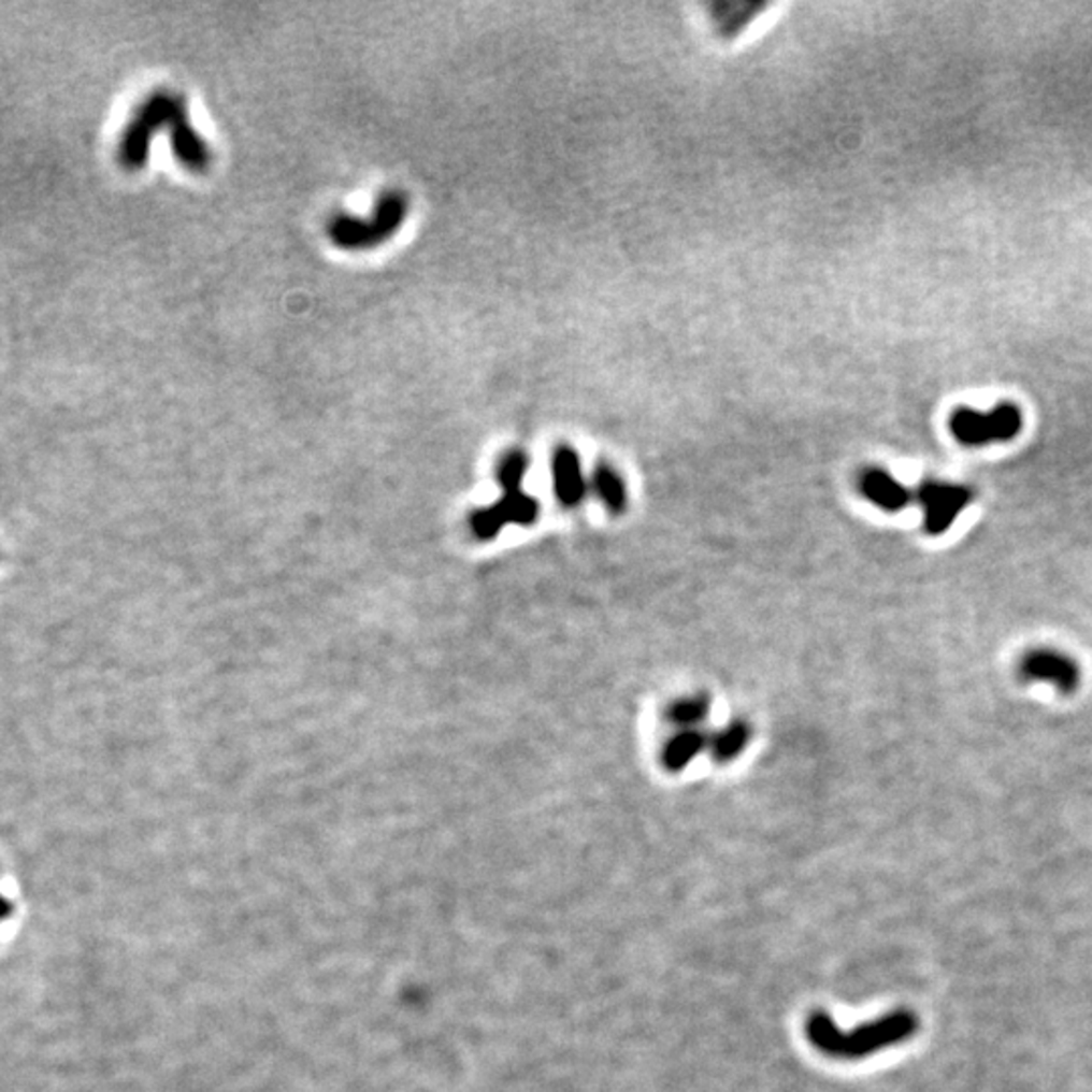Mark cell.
Returning <instances> with one entry per match:
<instances>
[{"label": "cell", "instance_id": "obj_1", "mask_svg": "<svg viewBox=\"0 0 1092 1092\" xmlns=\"http://www.w3.org/2000/svg\"><path fill=\"white\" fill-rule=\"evenodd\" d=\"M169 128L171 132L172 153L176 160L190 172L209 171L213 162V154L205 142L199 136L195 126L190 124L187 100L174 91H154L138 107L134 118L124 128L118 144V160L128 171H138L146 164L150 140L158 128Z\"/></svg>", "mask_w": 1092, "mask_h": 1092}, {"label": "cell", "instance_id": "obj_2", "mask_svg": "<svg viewBox=\"0 0 1092 1092\" xmlns=\"http://www.w3.org/2000/svg\"><path fill=\"white\" fill-rule=\"evenodd\" d=\"M917 1030L919 1018L908 1009L892 1011L885 1018H878L871 1024L858 1025L853 1030H842L828 1014L816 1011L809 1016L805 1025L807 1040L811 1041V1046L821 1054L839 1060L871 1057L878 1050L908 1040Z\"/></svg>", "mask_w": 1092, "mask_h": 1092}, {"label": "cell", "instance_id": "obj_3", "mask_svg": "<svg viewBox=\"0 0 1092 1092\" xmlns=\"http://www.w3.org/2000/svg\"><path fill=\"white\" fill-rule=\"evenodd\" d=\"M410 213V199L405 192H385L371 213V217L336 215L328 221L326 235L339 249L364 252L375 249L391 240L403 227Z\"/></svg>", "mask_w": 1092, "mask_h": 1092}, {"label": "cell", "instance_id": "obj_4", "mask_svg": "<svg viewBox=\"0 0 1092 1092\" xmlns=\"http://www.w3.org/2000/svg\"><path fill=\"white\" fill-rule=\"evenodd\" d=\"M1022 426H1024L1022 411L1011 403H1002L990 413L957 410L949 419V427L957 442L969 447L993 442H1009L1022 431Z\"/></svg>", "mask_w": 1092, "mask_h": 1092}, {"label": "cell", "instance_id": "obj_5", "mask_svg": "<svg viewBox=\"0 0 1092 1092\" xmlns=\"http://www.w3.org/2000/svg\"><path fill=\"white\" fill-rule=\"evenodd\" d=\"M538 514H541V506H538L536 498L525 494L522 490H513V492H504V495L492 506L479 508L472 514L470 525H472V532L478 536L479 541H492L506 525H518V527L534 525Z\"/></svg>", "mask_w": 1092, "mask_h": 1092}, {"label": "cell", "instance_id": "obj_6", "mask_svg": "<svg viewBox=\"0 0 1092 1092\" xmlns=\"http://www.w3.org/2000/svg\"><path fill=\"white\" fill-rule=\"evenodd\" d=\"M973 492L961 484H947L937 479L922 482L917 500L924 511V529L929 534H940L956 522L959 513L972 502Z\"/></svg>", "mask_w": 1092, "mask_h": 1092}, {"label": "cell", "instance_id": "obj_7", "mask_svg": "<svg viewBox=\"0 0 1092 1092\" xmlns=\"http://www.w3.org/2000/svg\"><path fill=\"white\" fill-rule=\"evenodd\" d=\"M1022 674L1030 680L1054 684L1062 692H1073L1080 680L1075 662L1052 649H1036L1028 653L1022 662Z\"/></svg>", "mask_w": 1092, "mask_h": 1092}, {"label": "cell", "instance_id": "obj_8", "mask_svg": "<svg viewBox=\"0 0 1092 1092\" xmlns=\"http://www.w3.org/2000/svg\"><path fill=\"white\" fill-rule=\"evenodd\" d=\"M552 486L564 508H577L587 494L579 454L569 445H559L552 454Z\"/></svg>", "mask_w": 1092, "mask_h": 1092}, {"label": "cell", "instance_id": "obj_9", "mask_svg": "<svg viewBox=\"0 0 1092 1092\" xmlns=\"http://www.w3.org/2000/svg\"><path fill=\"white\" fill-rule=\"evenodd\" d=\"M860 492L868 498L874 506L887 511V513H899L908 506L913 494L906 490L896 478H892L888 472L880 468H868L862 472L858 479Z\"/></svg>", "mask_w": 1092, "mask_h": 1092}, {"label": "cell", "instance_id": "obj_10", "mask_svg": "<svg viewBox=\"0 0 1092 1092\" xmlns=\"http://www.w3.org/2000/svg\"><path fill=\"white\" fill-rule=\"evenodd\" d=\"M710 745V738L706 734L699 731V729H688V731H680L676 736H672L667 741L664 752H662V763L670 773H680L682 768L688 767L700 752L704 751L706 747Z\"/></svg>", "mask_w": 1092, "mask_h": 1092}, {"label": "cell", "instance_id": "obj_11", "mask_svg": "<svg viewBox=\"0 0 1092 1092\" xmlns=\"http://www.w3.org/2000/svg\"><path fill=\"white\" fill-rule=\"evenodd\" d=\"M593 490L609 513L623 514L628 508V488L612 465L601 463L593 474Z\"/></svg>", "mask_w": 1092, "mask_h": 1092}, {"label": "cell", "instance_id": "obj_12", "mask_svg": "<svg viewBox=\"0 0 1092 1092\" xmlns=\"http://www.w3.org/2000/svg\"><path fill=\"white\" fill-rule=\"evenodd\" d=\"M751 741V727L745 720H734L724 731L710 738V752L717 763H731L747 749Z\"/></svg>", "mask_w": 1092, "mask_h": 1092}, {"label": "cell", "instance_id": "obj_13", "mask_svg": "<svg viewBox=\"0 0 1092 1092\" xmlns=\"http://www.w3.org/2000/svg\"><path fill=\"white\" fill-rule=\"evenodd\" d=\"M710 713V696L708 694H696L690 699L678 700L667 708V720L682 731L699 727L702 720H706Z\"/></svg>", "mask_w": 1092, "mask_h": 1092}, {"label": "cell", "instance_id": "obj_14", "mask_svg": "<svg viewBox=\"0 0 1092 1092\" xmlns=\"http://www.w3.org/2000/svg\"><path fill=\"white\" fill-rule=\"evenodd\" d=\"M529 456L525 451H520V449L508 451L502 460L498 461L495 478L500 482L502 490L504 492L522 490V482H525L527 474H529Z\"/></svg>", "mask_w": 1092, "mask_h": 1092}]
</instances>
